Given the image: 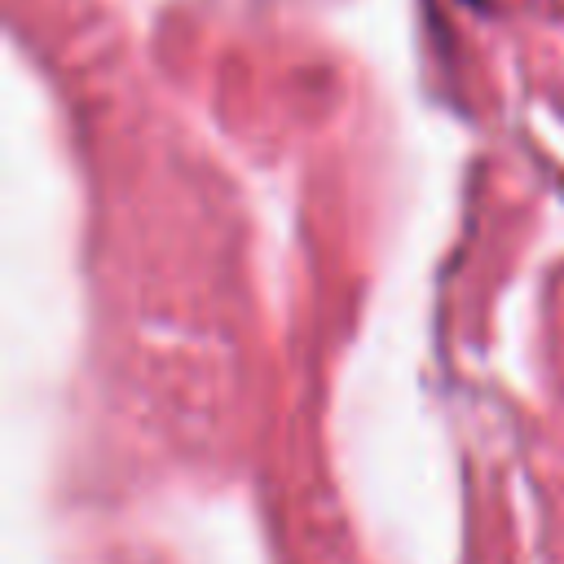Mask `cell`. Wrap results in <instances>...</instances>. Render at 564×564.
Segmentation results:
<instances>
[{
	"label": "cell",
	"mask_w": 564,
	"mask_h": 564,
	"mask_svg": "<svg viewBox=\"0 0 564 564\" xmlns=\"http://www.w3.org/2000/svg\"><path fill=\"white\" fill-rule=\"evenodd\" d=\"M467 4H480V0H467Z\"/></svg>",
	"instance_id": "obj_1"
}]
</instances>
